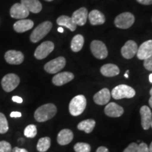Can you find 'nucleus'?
<instances>
[{"mask_svg":"<svg viewBox=\"0 0 152 152\" xmlns=\"http://www.w3.org/2000/svg\"><path fill=\"white\" fill-rule=\"evenodd\" d=\"M34 23L33 20L28 19H20L14 25V29L18 33H22L28 31L33 28Z\"/></svg>","mask_w":152,"mask_h":152,"instance_id":"6ab92c4d","label":"nucleus"},{"mask_svg":"<svg viewBox=\"0 0 152 152\" xmlns=\"http://www.w3.org/2000/svg\"><path fill=\"white\" fill-rule=\"evenodd\" d=\"M56 23L61 27H66L71 31H75L77 28V25L73 22L71 17L67 16H61L57 18Z\"/></svg>","mask_w":152,"mask_h":152,"instance_id":"b1692460","label":"nucleus"},{"mask_svg":"<svg viewBox=\"0 0 152 152\" xmlns=\"http://www.w3.org/2000/svg\"><path fill=\"white\" fill-rule=\"evenodd\" d=\"M124 76H125V77H126V78H128V77H129V76H128V73H125V75H124Z\"/></svg>","mask_w":152,"mask_h":152,"instance_id":"c03bdc74","label":"nucleus"},{"mask_svg":"<svg viewBox=\"0 0 152 152\" xmlns=\"http://www.w3.org/2000/svg\"><path fill=\"white\" fill-rule=\"evenodd\" d=\"M20 78L16 74L9 73L6 75L1 80V87L7 92H10L18 86Z\"/></svg>","mask_w":152,"mask_h":152,"instance_id":"423d86ee","label":"nucleus"},{"mask_svg":"<svg viewBox=\"0 0 152 152\" xmlns=\"http://www.w3.org/2000/svg\"><path fill=\"white\" fill-rule=\"evenodd\" d=\"M37 127L35 125H29L25 128L24 135L28 138H33L37 135Z\"/></svg>","mask_w":152,"mask_h":152,"instance_id":"cd10ccee","label":"nucleus"},{"mask_svg":"<svg viewBox=\"0 0 152 152\" xmlns=\"http://www.w3.org/2000/svg\"><path fill=\"white\" fill-rule=\"evenodd\" d=\"M12 152H28V151L25 149H20V148H18V147H15L12 149Z\"/></svg>","mask_w":152,"mask_h":152,"instance_id":"58836bf2","label":"nucleus"},{"mask_svg":"<svg viewBox=\"0 0 152 152\" xmlns=\"http://www.w3.org/2000/svg\"><path fill=\"white\" fill-rule=\"evenodd\" d=\"M6 61L11 65H19L24 61V55L21 52L9 50L4 55Z\"/></svg>","mask_w":152,"mask_h":152,"instance_id":"f8f14e48","label":"nucleus"},{"mask_svg":"<svg viewBox=\"0 0 152 152\" xmlns=\"http://www.w3.org/2000/svg\"><path fill=\"white\" fill-rule=\"evenodd\" d=\"M51 146V139L48 137H42L39 140L37 144V149L39 152H45Z\"/></svg>","mask_w":152,"mask_h":152,"instance_id":"bb28decb","label":"nucleus"},{"mask_svg":"<svg viewBox=\"0 0 152 152\" xmlns=\"http://www.w3.org/2000/svg\"><path fill=\"white\" fill-rule=\"evenodd\" d=\"M149 104L150 107L152 108V96H151V97H150L149 100Z\"/></svg>","mask_w":152,"mask_h":152,"instance_id":"ea45409f","label":"nucleus"},{"mask_svg":"<svg viewBox=\"0 0 152 152\" xmlns=\"http://www.w3.org/2000/svg\"><path fill=\"white\" fill-rule=\"evenodd\" d=\"M21 113L18 111H13L10 113V116L11 118H20L21 117Z\"/></svg>","mask_w":152,"mask_h":152,"instance_id":"c9c22d12","label":"nucleus"},{"mask_svg":"<svg viewBox=\"0 0 152 152\" xmlns=\"http://www.w3.org/2000/svg\"><path fill=\"white\" fill-rule=\"evenodd\" d=\"M140 4L143 5H151L152 4V0H137Z\"/></svg>","mask_w":152,"mask_h":152,"instance_id":"f704fd0d","label":"nucleus"},{"mask_svg":"<svg viewBox=\"0 0 152 152\" xmlns=\"http://www.w3.org/2000/svg\"><path fill=\"white\" fill-rule=\"evenodd\" d=\"M54 49V44L51 41L44 42L36 49L34 56L37 59L41 60L46 58L48 55L52 52Z\"/></svg>","mask_w":152,"mask_h":152,"instance_id":"1a4fd4ad","label":"nucleus"},{"mask_svg":"<svg viewBox=\"0 0 152 152\" xmlns=\"http://www.w3.org/2000/svg\"><path fill=\"white\" fill-rule=\"evenodd\" d=\"M66 59L64 57L59 56L54 58L45 65V71L48 73L54 74L58 73L60 71L65 67L66 66Z\"/></svg>","mask_w":152,"mask_h":152,"instance_id":"0eeeda50","label":"nucleus"},{"mask_svg":"<svg viewBox=\"0 0 152 152\" xmlns=\"http://www.w3.org/2000/svg\"><path fill=\"white\" fill-rule=\"evenodd\" d=\"M152 56V39L142 43L137 49V56L139 59L144 60Z\"/></svg>","mask_w":152,"mask_h":152,"instance_id":"ddd939ff","label":"nucleus"},{"mask_svg":"<svg viewBox=\"0 0 152 152\" xmlns=\"http://www.w3.org/2000/svg\"><path fill=\"white\" fill-rule=\"evenodd\" d=\"M149 82L151 83H152V73L150 74L149 76Z\"/></svg>","mask_w":152,"mask_h":152,"instance_id":"37998d69","label":"nucleus"},{"mask_svg":"<svg viewBox=\"0 0 152 152\" xmlns=\"http://www.w3.org/2000/svg\"><path fill=\"white\" fill-rule=\"evenodd\" d=\"M74 150L75 152H90L91 147L89 144L84 142H78L74 146Z\"/></svg>","mask_w":152,"mask_h":152,"instance_id":"c756f323","label":"nucleus"},{"mask_svg":"<svg viewBox=\"0 0 152 152\" xmlns=\"http://www.w3.org/2000/svg\"><path fill=\"white\" fill-rule=\"evenodd\" d=\"M134 22V16L130 12H124L116 16L114 23L117 28L121 29H128Z\"/></svg>","mask_w":152,"mask_h":152,"instance_id":"39448f33","label":"nucleus"},{"mask_svg":"<svg viewBox=\"0 0 152 152\" xmlns=\"http://www.w3.org/2000/svg\"><path fill=\"white\" fill-rule=\"evenodd\" d=\"M135 94V90L132 87L127 85H119L114 87L111 94L112 97L115 99H121L125 98H132Z\"/></svg>","mask_w":152,"mask_h":152,"instance_id":"20e7f679","label":"nucleus"},{"mask_svg":"<svg viewBox=\"0 0 152 152\" xmlns=\"http://www.w3.org/2000/svg\"><path fill=\"white\" fill-rule=\"evenodd\" d=\"M123 152H138V144L135 142H132L125 148Z\"/></svg>","mask_w":152,"mask_h":152,"instance_id":"2f4dec72","label":"nucleus"},{"mask_svg":"<svg viewBox=\"0 0 152 152\" xmlns=\"http://www.w3.org/2000/svg\"><path fill=\"white\" fill-rule=\"evenodd\" d=\"M87 106V100L84 95H77L72 99L69 104V112L73 116H77L83 113Z\"/></svg>","mask_w":152,"mask_h":152,"instance_id":"f03ea898","label":"nucleus"},{"mask_svg":"<svg viewBox=\"0 0 152 152\" xmlns=\"http://www.w3.org/2000/svg\"><path fill=\"white\" fill-rule=\"evenodd\" d=\"M73 139V133L69 129L61 130L57 135V142L60 145H66L71 143Z\"/></svg>","mask_w":152,"mask_h":152,"instance_id":"aec40b11","label":"nucleus"},{"mask_svg":"<svg viewBox=\"0 0 152 152\" xmlns=\"http://www.w3.org/2000/svg\"><path fill=\"white\" fill-rule=\"evenodd\" d=\"M92 54L98 59H104L108 56V50L106 45L99 40H94L90 45Z\"/></svg>","mask_w":152,"mask_h":152,"instance_id":"6e6552de","label":"nucleus"},{"mask_svg":"<svg viewBox=\"0 0 152 152\" xmlns=\"http://www.w3.org/2000/svg\"><path fill=\"white\" fill-rule=\"evenodd\" d=\"M96 122L93 119H87L85 121H81L80 123L77 125V129L80 130L84 131L85 133L89 134L92 132L94 130Z\"/></svg>","mask_w":152,"mask_h":152,"instance_id":"393cba45","label":"nucleus"},{"mask_svg":"<svg viewBox=\"0 0 152 152\" xmlns=\"http://www.w3.org/2000/svg\"><path fill=\"white\" fill-rule=\"evenodd\" d=\"M137 45L134 41L128 40L121 48V54L127 59L132 58L137 52Z\"/></svg>","mask_w":152,"mask_h":152,"instance_id":"9d476101","label":"nucleus"},{"mask_svg":"<svg viewBox=\"0 0 152 152\" xmlns=\"http://www.w3.org/2000/svg\"><path fill=\"white\" fill-rule=\"evenodd\" d=\"M11 145L7 141H0V152H11Z\"/></svg>","mask_w":152,"mask_h":152,"instance_id":"7c9ffc66","label":"nucleus"},{"mask_svg":"<svg viewBox=\"0 0 152 152\" xmlns=\"http://www.w3.org/2000/svg\"><path fill=\"white\" fill-rule=\"evenodd\" d=\"M30 11L21 3L14 4L10 9V15L12 18L24 19L28 16Z\"/></svg>","mask_w":152,"mask_h":152,"instance_id":"9b49d317","label":"nucleus"},{"mask_svg":"<svg viewBox=\"0 0 152 152\" xmlns=\"http://www.w3.org/2000/svg\"><path fill=\"white\" fill-rule=\"evenodd\" d=\"M45 1H53V0H45Z\"/></svg>","mask_w":152,"mask_h":152,"instance_id":"49530a36","label":"nucleus"},{"mask_svg":"<svg viewBox=\"0 0 152 152\" xmlns=\"http://www.w3.org/2000/svg\"><path fill=\"white\" fill-rule=\"evenodd\" d=\"M96 152H109V149H108L107 148L102 146V147H99L97 149H96Z\"/></svg>","mask_w":152,"mask_h":152,"instance_id":"4c0bfd02","label":"nucleus"},{"mask_svg":"<svg viewBox=\"0 0 152 152\" xmlns=\"http://www.w3.org/2000/svg\"><path fill=\"white\" fill-rule=\"evenodd\" d=\"M140 115L142 128L145 130H149L152 121V113L150 108L147 106H142L140 109Z\"/></svg>","mask_w":152,"mask_h":152,"instance_id":"4468645a","label":"nucleus"},{"mask_svg":"<svg viewBox=\"0 0 152 152\" xmlns=\"http://www.w3.org/2000/svg\"><path fill=\"white\" fill-rule=\"evenodd\" d=\"M12 100L13 102H16V103L18 104H21L23 102V99L18 96H14L12 97Z\"/></svg>","mask_w":152,"mask_h":152,"instance_id":"e433bc0d","label":"nucleus"},{"mask_svg":"<svg viewBox=\"0 0 152 152\" xmlns=\"http://www.w3.org/2000/svg\"><path fill=\"white\" fill-rule=\"evenodd\" d=\"M71 18L77 26H83L87 22V19L88 18V11L86 8L82 7L73 13Z\"/></svg>","mask_w":152,"mask_h":152,"instance_id":"dca6fc26","label":"nucleus"},{"mask_svg":"<svg viewBox=\"0 0 152 152\" xmlns=\"http://www.w3.org/2000/svg\"><path fill=\"white\" fill-rule=\"evenodd\" d=\"M52 28V23L50 21H45L37 26L33 33L30 35V41L33 43H36L44 37L50 32Z\"/></svg>","mask_w":152,"mask_h":152,"instance_id":"7ed1b4c3","label":"nucleus"},{"mask_svg":"<svg viewBox=\"0 0 152 152\" xmlns=\"http://www.w3.org/2000/svg\"><path fill=\"white\" fill-rule=\"evenodd\" d=\"M149 93H150V94H151V96H152V87H151V90H150V92H149Z\"/></svg>","mask_w":152,"mask_h":152,"instance_id":"a18cd8bd","label":"nucleus"},{"mask_svg":"<svg viewBox=\"0 0 152 152\" xmlns=\"http://www.w3.org/2000/svg\"><path fill=\"white\" fill-rule=\"evenodd\" d=\"M57 112L56 106L53 104H47L37 108L34 117L37 122L42 123L52 119Z\"/></svg>","mask_w":152,"mask_h":152,"instance_id":"f257e3e1","label":"nucleus"},{"mask_svg":"<svg viewBox=\"0 0 152 152\" xmlns=\"http://www.w3.org/2000/svg\"><path fill=\"white\" fill-rule=\"evenodd\" d=\"M111 92L109 89L103 88L94 95V102L98 105H105L109 103L111 99Z\"/></svg>","mask_w":152,"mask_h":152,"instance_id":"a211bd4d","label":"nucleus"},{"mask_svg":"<svg viewBox=\"0 0 152 152\" xmlns=\"http://www.w3.org/2000/svg\"><path fill=\"white\" fill-rule=\"evenodd\" d=\"M149 152H152V142H151V143L150 144V145L149 147Z\"/></svg>","mask_w":152,"mask_h":152,"instance_id":"79ce46f5","label":"nucleus"},{"mask_svg":"<svg viewBox=\"0 0 152 152\" xmlns=\"http://www.w3.org/2000/svg\"><path fill=\"white\" fill-rule=\"evenodd\" d=\"M73 78L74 75L71 72H62L57 73L52 78V83L56 86H62L73 80Z\"/></svg>","mask_w":152,"mask_h":152,"instance_id":"2eb2a0df","label":"nucleus"},{"mask_svg":"<svg viewBox=\"0 0 152 152\" xmlns=\"http://www.w3.org/2000/svg\"><path fill=\"white\" fill-rule=\"evenodd\" d=\"M85 39L83 35H77L75 37H73V39L71 41V50L74 52H78L83 48L84 45Z\"/></svg>","mask_w":152,"mask_h":152,"instance_id":"a878e982","label":"nucleus"},{"mask_svg":"<svg viewBox=\"0 0 152 152\" xmlns=\"http://www.w3.org/2000/svg\"><path fill=\"white\" fill-rule=\"evenodd\" d=\"M138 152H149L147 144L144 142H141L140 144H138Z\"/></svg>","mask_w":152,"mask_h":152,"instance_id":"72a5a7b5","label":"nucleus"},{"mask_svg":"<svg viewBox=\"0 0 152 152\" xmlns=\"http://www.w3.org/2000/svg\"><path fill=\"white\" fill-rule=\"evenodd\" d=\"M88 18L90 23L93 26H99L105 23L106 18L104 15L98 10H92L88 14Z\"/></svg>","mask_w":152,"mask_h":152,"instance_id":"5701e85b","label":"nucleus"},{"mask_svg":"<svg viewBox=\"0 0 152 152\" xmlns=\"http://www.w3.org/2000/svg\"><path fill=\"white\" fill-rule=\"evenodd\" d=\"M58 31L59 32V33H64V28L62 27L58 28Z\"/></svg>","mask_w":152,"mask_h":152,"instance_id":"a19ab883","label":"nucleus"},{"mask_svg":"<svg viewBox=\"0 0 152 152\" xmlns=\"http://www.w3.org/2000/svg\"><path fill=\"white\" fill-rule=\"evenodd\" d=\"M21 4L28 11L34 14L39 13L42 9V6L39 0H21Z\"/></svg>","mask_w":152,"mask_h":152,"instance_id":"4be33fe9","label":"nucleus"},{"mask_svg":"<svg viewBox=\"0 0 152 152\" xmlns=\"http://www.w3.org/2000/svg\"><path fill=\"white\" fill-rule=\"evenodd\" d=\"M104 112L108 116L118 118L123 115L124 113V109L122 106H119L118 104L114 103V102H111L106 105L104 109Z\"/></svg>","mask_w":152,"mask_h":152,"instance_id":"f3484780","label":"nucleus"},{"mask_svg":"<svg viewBox=\"0 0 152 152\" xmlns=\"http://www.w3.org/2000/svg\"><path fill=\"white\" fill-rule=\"evenodd\" d=\"M151 127L152 128V121H151Z\"/></svg>","mask_w":152,"mask_h":152,"instance_id":"de8ad7c7","label":"nucleus"},{"mask_svg":"<svg viewBox=\"0 0 152 152\" xmlns=\"http://www.w3.org/2000/svg\"><path fill=\"white\" fill-rule=\"evenodd\" d=\"M101 73L106 77H114L120 73V69L116 65L108 64L102 66L100 69Z\"/></svg>","mask_w":152,"mask_h":152,"instance_id":"412c9836","label":"nucleus"},{"mask_svg":"<svg viewBox=\"0 0 152 152\" xmlns=\"http://www.w3.org/2000/svg\"><path fill=\"white\" fill-rule=\"evenodd\" d=\"M9 130L8 121L4 114L0 113V134H5Z\"/></svg>","mask_w":152,"mask_h":152,"instance_id":"c85d7f7f","label":"nucleus"},{"mask_svg":"<svg viewBox=\"0 0 152 152\" xmlns=\"http://www.w3.org/2000/svg\"><path fill=\"white\" fill-rule=\"evenodd\" d=\"M144 66L148 71H152V56L144 60Z\"/></svg>","mask_w":152,"mask_h":152,"instance_id":"473e14b6","label":"nucleus"}]
</instances>
